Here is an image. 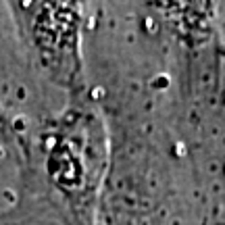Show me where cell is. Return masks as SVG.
<instances>
[{"instance_id": "cell-1", "label": "cell", "mask_w": 225, "mask_h": 225, "mask_svg": "<svg viewBox=\"0 0 225 225\" xmlns=\"http://www.w3.org/2000/svg\"><path fill=\"white\" fill-rule=\"evenodd\" d=\"M23 36L42 69L60 85H73L82 71L79 11L75 4H15Z\"/></svg>"}]
</instances>
